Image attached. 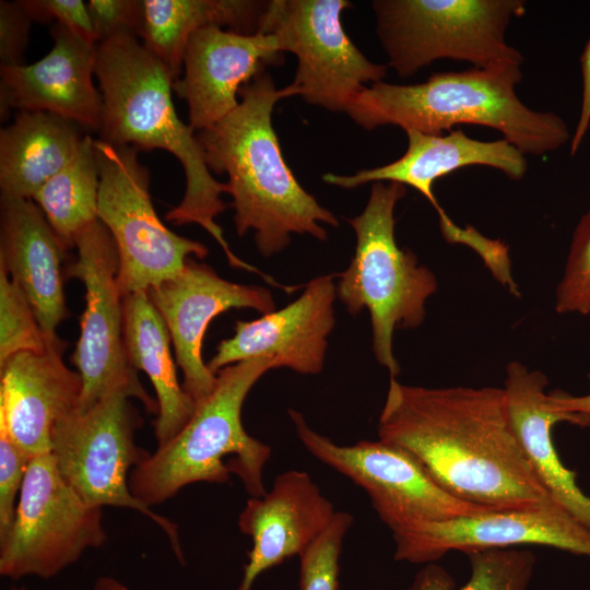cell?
I'll use <instances>...</instances> for the list:
<instances>
[{
    "label": "cell",
    "instance_id": "1",
    "mask_svg": "<svg viewBox=\"0 0 590 590\" xmlns=\"http://www.w3.org/2000/svg\"><path fill=\"white\" fill-rule=\"evenodd\" d=\"M380 440L412 456L446 491L487 509L554 502L507 417L503 388H426L390 377Z\"/></svg>",
    "mask_w": 590,
    "mask_h": 590
},
{
    "label": "cell",
    "instance_id": "2",
    "mask_svg": "<svg viewBox=\"0 0 590 590\" xmlns=\"http://www.w3.org/2000/svg\"><path fill=\"white\" fill-rule=\"evenodd\" d=\"M295 95L299 90L293 83L276 88L263 71L241 86L232 113L197 134L209 169L228 177L237 234L253 231L263 257L284 250L292 234L326 240L322 224L339 225L334 214L299 185L272 126L276 103Z\"/></svg>",
    "mask_w": 590,
    "mask_h": 590
},
{
    "label": "cell",
    "instance_id": "3",
    "mask_svg": "<svg viewBox=\"0 0 590 590\" xmlns=\"http://www.w3.org/2000/svg\"><path fill=\"white\" fill-rule=\"evenodd\" d=\"M95 76L103 99L98 139L138 150H165L182 166L186 190L166 221L200 225L232 267L263 278V272L233 252L215 221L226 210L221 194L227 193V184L214 179L196 131L177 115L172 98L175 79L164 63L138 37L122 35L97 45Z\"/></svg>",
    "mask_w": 590,
    "mask_h": 590
},
{
    "label": "cell",
    "instance_id": "4",
    "mask_svg": "<svg viewBox=\"0 0 590 590\" xmlns=\"http://www.w3.org/2000/svg\"><path fill=\"white\" fill-rule=\"evenodd\" d=\"M521 80L519 66H505L437 72L416 84L380 81L365 86L345 113L366 130L396 126L442 134L458 125L488 127L524 155L541 156L571 135L562 117L522 103L516 93Z\"/></svg>",
    "mask_w": 590,
    "mask_h": 590
},
{
    "label": "cell",
    "instance_id": "5",
    "mask_svg": "<svg viewBox=\"0 0 590 590\" xmlns=\"http://www.w3.org/2000/svg\"><path fill=\"white\" fill-rule=\"evenodd\" d=\"M279 367L280 359L262 356L220 369L212 392L197 403L187 425L132 469L129 487L133 496L150 507L192 483H226L232 473L250 497L263 496L262 473L271 448L245 430L241 410L255 384Z\"/></svg>",
    "mask_w": 590,
    "mask_h": 590
},
{
    "label": "cell",
    "instance_id": "6",
    "mask_svg": "<svg viewBox=\"0 0 590 590\" xmlns=\"http://www.w3.org/2000/svg\"><path fill=\"white\" fill-rule=\"evenodd\" d=\"M405 194L402 184L373 182L363 212L347 219L356 236L355 253L335 285L337 297L350 314L368 310L374 355L390 377L400 373L392 344L396 328L421 326L425 303L438 287L435 274L418 263L414 252L397 245L394 208Z\"/></svg>",
    "mask_w": 590,
    "mask_h": 590
},
{
    "label": "cell",
    "instance_id": "7",
    "mask_svg": "<svg viewBox=\"0 0 590 590\" xmlns=\"http://www.w3.org/2000/svg\"><path fill=\"white\" fill-rule=\"evenodd\" d=\"M376 33L388 66L410 78L438 59L473 68L519 66L523 56L506 42L522 0H375Z\"/></svg>",
    "mask_w": 590,
    "mask_h": 590
},
{
    "label": "cell",
    "instance_id": "8",
    "mask_svg": "<svg viewBox=\"0 0 590 590\" xmlns=\"http://www.w3.org/2000/svg\"><path fill=\"white\" fill-rule=\"evenodd\" d=\"M130 399L111 393L88 410H75L61 418L52 430L51 455L64 481L83 502L145 515L163 529L182 563L178 527L141 503L129 487L132 469L150 456L134 442L142 418Z\"/></svg>",
    "mask_w": 590,
    "mask_h": 590
},
{
    "label": "cell",
    "instance_id": "9",
    "mask_svg": "<svg viewBox=\"0 0 590 590\" xmlns=\"http://www.w3.org/2000/svg\"><path fill=\"white\" fill-rule=\"evenodd\" d=\"M99 168L98 220L111 234L119 256L121 295L148 291L174 276L208 248L177 235L158 217L150 194V174L133 146L95 140Z\"/></svg>",
    "mask_w": 590,
    "mask_h": 590
},
{
    "label": "cell",
    "instance_id": "10",
    "mask_svg": "<svg viewBox=\"0 0 590 590\" xmlns=\"http://www.w3.org/2000/svg\"><path fill=\"white\" fill-rule=\"evenodd\" d=\"M105 540L102 508L80 498L51 452L32 457L14 519L0 538L1 576L51 578Z\"/></svg>",
    "mask_w": 590,
    "mask_h": 590
},
{
    "label": "cell",
    "instance_id": "11",
    "mask_svg": "<svg viewBox=\"0 0 590 590\" xmlns=\"http://www.w3.org/2000/svg\"><path fill=\"white\" fill-rule=\"evenodd\" d=\"M74 247L78 257L68 267V275L79 279L85 287L80 337L71 357L82 378L78 411L84 412L105 396L119 392L157 414L158 404L141 385L126 350L115 240L97 220L79 235Z\"/></svg>",
    "mask_w": 590,
    "mask_h": 590
},
{
    "label": "cell",
    "instance_id": "12",
    "mask_svg": "<svg viewBox=\"0 0 590 590\" xmlns=\"http://www.w3.org/2000/svg\"><path fill=\"white\" fill-rule=\"evenodd\" d=\"M296 435L317 460L349 477L368 495L392 535L414 527L487 510L446 491L405 449L384 440L338 445L290 409Z\"/></svg>",
    "mask_w": 590,
    "mask_h": 590
},
{
    "label": "cell",
    "instance_id": "13",
    "mask_svg": "<svg viewBox=\"0 0 590 590\" xmlns=\"http://www.w3.org/2000/svg\"><path fill=\"white\" fill-rule=\"evenodd\" d=\"M347 0L268 1L260 32L278 38L297 58L292 82L308 104L344 111L367 83L382 81L387 66L369 61L345 33ZM258 31V32H259Z\"/></svg>",
    "mask_w": 590,
    "mask_h": 590
},
{
    "label": "cell",
    "instance_id": "14",
    "mask_svg": "<svg viewBox=\"0 0 590 590\" xmlns=\"http://www.w3.org/2000/svg\"><path fill=\"white\" fill-rule=\"evenodd\" d=\"M394 559L436 563L451 551L543 545L590 558V528L555 502L530 508L487 509L425 523L393 535Z\"/></svg>",
    "mask_w": 590,
    "mask_h": 590
},
{
    "label": "cell",
    "instance_id": "15",
    "mask_svg": "<svg viewBox=\"0 0 590 590\" xmlns=\"http://www.w3.org/2000/svg\"><path fill=\"white\" fill-rule=\"evenodd\" d=\"M164 319L182 371V388L196 403L213 390L216 375L202 359V340L209 323L232 308L274 310L271 293L258 285H245L221 278L214 269L190 257L174 276L148 290Z\"/></svg>",
    "mask_w": 590,
    "mask_h": 590
},
{
    "label": "cell",
    "instance_id": "16",
    "mask_svg": "<svg viewBox=\"0 0 590 590\" xmlns=\"http://www.w3.org/2000/svg\"><path fill=\"white\" fill-rule=\"evenodd\" d=\"M281 49L275 35L244 34L208 25L189 38L182 73L173 90L188 106L189 126L194 131L211 128L239 104L243 85L276 64Z\"/></svg>",
    "mask_w": 590,
    "mask_h": 590
},
{
    "label": "cell",
    "instance_id": "17",
    "mask_svg": "<svg viewBox=\"0 0 590 590\" xmlns=\"http://www.w3.org/2000/svg\"><path fill=\"white\" fill-rule=\"evenodd\" d=\"M50 34L54 46L38 61L0 67L1 118L12 108L47 111L98 132L103 99L93 81L97 45L57 23Z\"/></svg>",
    "mask_w": 590,
    "mask_h": 590
},
{
    "label": "cell",
    "instance_id": "18",
    "mask_svg": "<svg viewBox=\"0 0 590 590\" xmlns=\"http://www.w3.org/2000/svg\"><path fill=\"white\" fill-rule=\"evenodd\" d=\"M333 275L308 282L300 296L286 307L251 320H238L234 334L221 341L208 368H222L255 357H274L298 374L317 375L324 364L328 337L334 327Z\"/></svg>",
    "mask_w": 590,
    "mask_h": 590
},
{
    "label": "cell",
    "instance_id": "19",
    "mask_svg": "<svg viewBox=\"0 0 590 590\" xmlns=\"http://www.w3.org/2000/svg\"><path fill=\"white\" fill-rule=\"evenodd\" d=\"M335 512L307 472L290 470L279 474L270 491L248 498L239 514L238 527L252 545L236 590H251L264 571L304 553Z\"/></svg>",
    "mask_w": 590,
    "mask_h": 590
},
{
    "label": "cell",
    "instance_id": "20",
    "mask_svg": "<svg viewBox=\"0 0 590 590\" xmlns=\"http://www.w3.org/2000/svg\"><path fill=\"white\" fill-rule=\"evenodd\" d=\"M63 352H21L0 364V426L31 457L51 452L56 424L79 406L82 378Z\"/></svg>",
    "mask_w": 590,
    "mask_h": 590
},
{
    "label": "cell",
    "instance_id": "21",
    "mask_svg": "<svg viewBox=\"0 0 590 590\" xmlns=\"http://www.w3.org/2000/svg\"><path fill=\"white\" fill-rule=\"evenodd\" d=\"M547 377L512 361L506 366L504 401L510 427L535 475L552 499L590 528V496L577 484L556 451L552 429L559 422L590 426L581 415L556 408L546 393Z\"/></svg>",
    "mask_w": 590,
    "mask_h": 590
},
{
    "label": "cell",
    "instance_id": "22",
    "mask_svg": "<svg viewBox=\"0 0 590 590\" xmlns=\"http://www.w3.org/2000/svg\"><path fill=\"white\" fill-rule=\"evenodd\" d=\"M64 248L32 199L1 194L0 267L23 291L40 329L54 343L69 316L62 286Z\"/></svg>",
    "mask_w": 590,
    "mask_h": 590
},
{
    "label": "cell",
    "instance_id": "23",
    "mask_svg": "<svg viewBox=\"0 0 590 590\" xmlns=\"http://www.w3.org/2000/svg\"><path fill=\"white\" fill-rule=\"evenodd\" d=\"M405 153L384 166L362 169L353 175L324 174L322 180L343 189L367 182L394 181L421 192L436 209L439 222L449 216L437 202L433 184L464 166L483 165L502 170L512 180L521 179L528 169L524 154L507 140H475L457 128L448 134H426L406 130Z\"/></svg>",
    "mask_w": 590,
    "mask_h": 590
},
{
    "label": "cell",
    "instance_id": "24",
    "mask_svg": "<svg viewBox=\"0 0 590 590\" xmlns=\"http://www.w3.org/2000/svg\"><path fill=\"white\" fill-rule=\"evenodd\" d=\"M82 130L51 113L19 111L0 131L1 194L33 199L75 156Z\"/></svg>",
    "mask_w": 590,
    "mask_h": 590
},
{
    "label": "cell",
    "instance_id": "25",
    "mask_svg": "<svg viewBox=\"0 0 590 590\" xmlns=\"http://www.w3.org/2000/svg\"><path fill=\"white\" fill-rule=\"evenodd\" d=\"M123 334L130 363L154 387L158 404L154 434L163 446L187 425L197 403L178 381L167 326L148 291L123 297Z\"/></svg>",
    "mask_w": 590,
    "mask_h": 590
},
{
    "label": "cell",
    "instance_id": "26",
    "mask_svg": "<svg viewBox=\"0 0 590 590\" xmlns=\"http://www.w3.org/2000/svg\"><path fill=\"white\" fill-rule=\"evenodd\" d=\"M268 1L143 0V46L168 69L175 81L182 73L190 36L208 25L257 33Z\"/></svg>",
    "mask_w": 590,
    "mask_h": 590
},
{
    "label": "cell",
    "instance_id": "27",
    "mask_svg": "<svg viewBox=\"0 0 590 590\" xmlns=\"http://www.w3.org/2000/svg\"><path fill=\"white\" fill-rule=\"evenodd\" d=\"M95 139L85 134L75 156L47 180L33 201L43 211L64 250L98 220L99 168Z\"/></svg>",
    "mask_w": 590,
    "mask_h": 590
},
{
    "label": "cell",
    "instance_id": "28",
    "mask_svg": "<svg viewBox=\"0 0 590 590\" xmlns=\"http://www.w3.org/2000/svg\"><path fill=\"white\" fill-rule=\"evenodd\" d=\"M66 347L48 340L23 291L0 267V364L16 353Z\"/></svg>",
    "mask_w": 590,
    "mask_h": 590
},
{
    "label": "cell",
    "instance_id": "29",
    "mask_svg": "<svg viewBox=\"0 0 590 590\" xmlns=\"http://www.w3.org/2000/svg\"><path fill=\"white\" fill-rule=\"evenodd\" d=\"M468 581L456 590H528L536 557L526 547H492L464 553Z\"/></svg>",
    "mask_w": 590,
    "mask_h": 590
},
{
    "label": "cell",
    "instance_id": "30",
    "mask_svg": "<svg viewBox=\"0 0 590 590\" xmlns=\"http://www.w3.org/2000/svg\"><path fill=\"white\" fill-rule=\"evenodd\" d=\"M353 516L337 511L328 528L299 558V590H338L343 540Z\"/></svg>",
    "mask_w": 590,
    "mask_h": 590
},
{
    "label": "cell",
    "instance_id": "31",
    "mask_svg": "<svg viewBox=\"0 0 590 590\" xmlns=\"http://www.w3.org/2000/svg\"><path fill=\"white\" fill-rule=\"evenodd\" d=\"M555 309L558 314H590V209L574 232Z\"/></svg>",
    "mask_w": 590,
    "mask_h": 590
},
{
    "label": "cell",
    "instance_id": "32",
    "mask_svg": "<svg viewBox=\"0 0 590 590\" xmlns=\"http://www.w3.org/2000/svg\"><path fill=\"white\" fill-rule=\"evenodd\" d=\"M31 458L0 426V538L8 532L14 519Z\"/></svg>",
    "mask_w": 590,
    "mask_h": 590
},
{
    "label": "cell",
    "instance_id": "33",
    "mask_svg": "<svg viewBox=\"0 0 590 590\" xmlns=\"http://www.w3.org/2000/svg\"><path fill=\"white\" fill-rule=\"evenodd\" d=\"M86 5L98 44L122 35L140 37L143 0H90Z\"/></svg>",
    "mask_w": 590,
    "mask_h": 590
},
{
    "label": "cell",
    "instance_id": "34",
    "mask_svg": "<svg viewBox=\"0 0 590 590\" xmlns=\"http://www.w3.org/2000/svg\"><path fill=\"white\" fill-rule=\"evenodd\" d=\"M33 22L56 21L85 42L98 45L87 5L82 0H20Z\"/></svg>",
    "mask_w": 590,
    "mask_h": 590
},
{
    "label": "cell",
    "instance_id": "35",
    "mask_svg": "<svg viewBox=\"0 0 590 590\" xmlns=\"http://www.w3.org/2000/svg\"><path fill=\"white\" fill-rule=\"evenodd\" d=\"M448 243L463 244L471 247L484 260L493 275L516 296L517 285L510 273L508 248L500 240L489 239L472 226L461 228L455 223L441 231Z\"/></svg>",
    "mask_w": 590,
    "mask_h": 590
},
{
    "label": "cell",
    "instance_id": "36",
    "mask_svg": "<svg viewBox=\"0 0 590 590\" xmlns=\"http://www.w3.org/2000/svg\"><path fill=\"white\" fill-rule=\"evenodd\" d=\"M32 22L20 1H0L1 66L24 64Z\"/></svg>",
    "mask_w": 590,
    "mask_h": 590
},
{
    "label": "cell",
    "instance_id": "37",
    "mask_svg": "<svg viewBox=\"0 0 590 590\" xmlns=\"http://www.w3.org/2000/svg\"><path fill=\"white\" fill-rule=\"evenodd\" d=\"M580 64L582 76V97L579 119L570 141L571 155L577 153L590 126V39L582 51Z\"/></svg>",
    "mask_w": 590,
    "mask_h": 590
},
{
    "label": "cell",
    "instance_id": "38",
    "mask_svg": "<svg viewBox=\"0 0 590 590\" xmlns=\"http://www.w3.org/2000/svg\"><path fill=\"white\" fill-rule=\"evenodd\" d=\"M452 575L436 563L425 564L414 576L406 590H456Z\"/></svg>",
    "mask_w": 590,
    "mask_h": 590
},
{
    "label": "cell",
    "instance_id": "39",
    "mask_svg": "<svg viewBox=\"0 0 590 590\" xmlns=\"http://www.w3.org/2000/svg\"><path fill=\"white\" fill-rule=\"evenodd\" d=\"M550 394L553 404L559 410L566 413L581 415L590 421V393L574 397L562 391H554Z\"/></svg>",
    "mask_w": 590,
    "mask_h": 590
},
{
    "label": "cell",
    "instance_id": "40",
    "mask_svg": "<svg viewBox=\"0 0 590 590\" xmlns=\"http://www.w3.org/2000/svg\"><path fill=\"white\" fill-rule=\"evenodd\" d=\"M92 590H129L125 585L113 577H99Z\"/></svg>",
    "mask_w": 590,
    "mask_h": 590
}]
</instances>
